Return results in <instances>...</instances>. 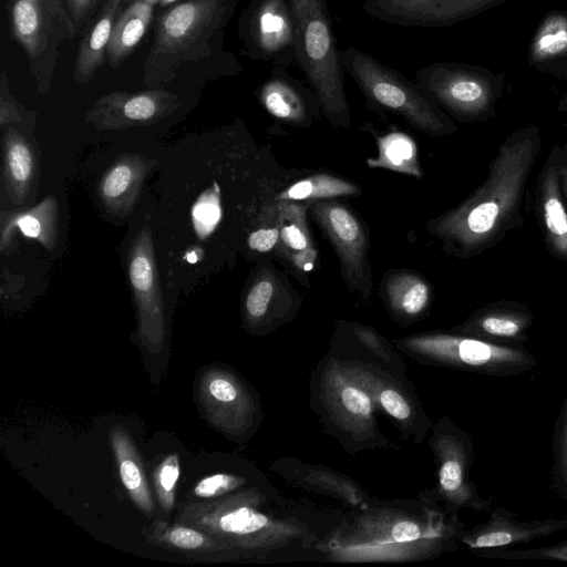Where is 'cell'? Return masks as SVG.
<instances>
[{
    "label": "cell",
    "mask_w": 567,
    "mask_h": 567,
    "mask_svg": "<svg viewBox=\"0 0 567 567\" xmlns=\"http://www.w3.org/2000/svg\"><path fill=\"white\" fill-rule=\"evenodd\" d=\"M542 147V133L535 126L520 127L499 144L485 181L456 207L426 224L443 252L470 259L524 226V196Z\"/></svg>",
    "instance_id": "cell-1"
},
{
    "label": "cell",
    "mask_w": 567,
    "mask_h": 567,
    "mask_svg": "<svg viewBox=\"0 0 567 567\" xmlns=\"http://www.w3.org/2000/svg\"><path fill=\"white\" fill-rule=\"evenodd\" d=\"M238 0H187L157 20L153 44L143 66V82L158 89L188 64L213 55L221 45Z\"/></svg>",
    "instance_id": "cell-2"
},
{
    "label": "cell",
    "mask_w": 567,
    "mask_h": 567,
    "mask_svg": "<svg viewBox=\"0 0 567 567\" xmlns=\"http://www.w3.org/2000/svg\"><path fill=\"white\" fill-rule=\"evenodd\" d=\"M296 27L297 65L316 91L330 124L348 128L350 105L344 90V69L327 0H289Z\"/></svg>",
    "instance_id": "cell-3"
},
{
    "label": "cell",
    "mask_w": 567,
    "mask_h": 567,
    "mask_svg": "<svg viewBox=\"0 0 567 567\" xmlns=\"http://www.w3.org/2000/svg\"><path fill=\"white\" fill-rule=\"evenodd\" d=\"M340 59L370 106L391 112L433 137L457 132L454 122L415 81L354 47L340 50Z\"/></svg>",
    "instance_id": "cell-4"
},
{
    "label": "cell",
    "mask_w": 567,
    "mask_h": 567,
    "mask_svg": "<svg viewBox=\"0 0 567 567\" xmlns=\"http://www.w3.org/2000/svg\"><path fill=\"white\" fill-rule=\"evenodd\" d=\"M7 12L13 39L23 49L40 93H48L54 79L62 42L78 35L65 0H8Z\"/></svg>",
    "instance_id": "cell-5"
},
{
    "label": "cell",
    "mask_w": 567,
    "mask_h": 567,
    "mask_svg": "<svg viewBox=\"0 0 567 567\" xmlns=\"http://www.w3.org/2000/svg\"><path fill=\"white\" fill-rule=\"evenodd\" d=\"M237 27L243 52L249 59L285 69L298 63L289 0H251Z\"/></svg>",
    "instance_id": "cell-6"
},
{
    "label": "cell",
    "mask_w": 567,
    "mask_h": 567,
    "mask_svg": "<svg viewBox=\"0 0 567 567\" xmlns=\"http://www.w3.org/2000/svg\"><path fill=\"white\" fill-rule=\"evenodd\" d=\"M309 210L336 251L349 290L368 298L373 282L369 236L361 219L337 199L315 202Z\"/></svg>",
    "instance_id": "cell-7"
},
{
    "label": "cell",
    "mask_w": 567,
    "mask_h": 567,
    "mask_svg": "<svg viewBox=\"0 0 567 567\" xmlns=\"http://www.w3.org/2000/svg\"><path fill=\"white\" fill-rule=\"evenodd\" d=\"M414 81L440 109L460 121L482 120L492 109L489 85L463 65L431 63L415 72Z\"/></svg>",
    "instance_id": "cell-8"
},
{
    "label": "cell",
    "mask_w": 567,
    "mask_h": 567,
    "mask_svg": "<svg viewBox=\"0 0 567 567\" xmlns=\"http://www.w3.org/2000/svg\"><path fill=\"white\" fill-rule=\"evenodd\" d=\"M414 344L454 364L493 377L522 374L536 364L535 357L522 346L495 343L467 334L427 336L415 340Z\"/></svg>",
    "instance_id": "cell-9"
},
{
    "label": "cell",
    "mask_w": 567,
    "mask_h": 567,
    "mask_svg": "<svg viewBox=\"0 0 567 567\" xmlns=\"http://www.w3.org/2000/svg\"><path fill=\"white\" fill-rule=\"evenodd\" d=\"M128 277L138 309L141 334L151 343L159 342L164 333V310L148 227L142 228L132 243Z\"/></svg>",
    "instance_id": "cell-10"
},
{
    "label": "cell",
    "mask_w": 567,
    "mask_h": 567,
    "mask_svg": "<svg viewBox=\"0 0 567 567\" xmlns=\"http://www.w3.org/2000/svg\"><path fill=\"white\" fill-rule=\"evenodd\" d=\"M563 148L554 145L535 186V214L548 254L567 262V204L561 188Z\"/></svg>",
    "instance_id": "cell-11"
},
{
    "label": "cell",
    "mask_w": 567,
    "mask_h": 567,
    "mask_svg": "<svg viewBox=\"0 0 567 567\" xmlns=\"http://www.w3.org/2000/svg\"><path fill=\"white\" fill-rule=\"evenodd\" d=\"M256 95L272 117L293 127L310 128L322 113L316 91L285 68L272 66Z\"/></svg>",
    "instance_id": "cell-12"
},
{
    "label": "cell",
    "mask_w": 567,
    "mask_h": 567,
    "mask_svg": "<svg viewBox=\"0 0 567 567\" xmlns=\"http://www.w3.org/2000/svg\"><path fill=\"white\" fill-rule=\"evenodd\" d=\"M489 0H364L369 17L403 27H444L465 19Z\"/></svg>",
    "instance_id": "cell-13"
},
{
    "label": "cell",
    "mask_w": 567,
    "mask_h": 567,
    "mask_svg": "<svg viewBox=\"0 0 567 567\" xmlns=\"http://www.w3.org/2000/svg\"><path fill=\"white\" fill-rule=\"evenodd\" d=\"M176 94L154 89L138 93L113 92L100 97L87 120L100 127H121L158 120L179 105Z\"/></svg>",
    "instance_id": "cell-14"
},
{
    "label": "cell",
    "mask_w": 567,
    "mask_h": 567,
    "mask_svg": "<svg viewBox=\"0 0 567 567\" xmlns=\"http://www.w3.org/2000/svg\"><path fill=\"white\" fill-rule=\"evenodd\" d=\"M309 202L279 199V241L275 258L303 285L313 270L318 250L307 223Z\"/></svg>",
    "instance_id": "cell-15"
},
{
    "label": "cell",
    "mask_w": 567,
    "mask_h": 567,
    "mask_svg": "<svg viewBox=\"0 0 567 567\" xmlns=\"http://www.w3.org/2000/svg\"><path fill=\"white\" fill-rule=\"evenodd\" d=\"M534 315L526 303L502 299L477 309L462 324L463 334L486 341L522 346L528 339Z\"/></svg>",
    "instance_id": "cell-16"
},
{
    "label": "cell",
    "mask_w": 567,
    "mask_h": 567,
    "mask_svg": "<svg viewBox=\"0 0 567 567\" xmlns=\"http://www.w3.org/2000/svg\"><path fill=\"white\" fill-rule=\"evenodd\" d=\"M567 528V522L556 518L519 520L516 514L503 507L492 511L489 519L474 529L464 542L472 549L504 548L529 543Z\"/></svg>",
    "instance_id": "cell-17"
},
{
    "label": "cell",
    "mask_w": 567,
    "mask_h": 567,
    "mask_svg": "<svg viewBox=\"0 0 567 567\" xmlns=\"http://www.w3.org/2000/svg\"><path fill=\"white\" fill-rule=\"evenodd\" d=\"M124 0H106L99 19L82 39L75 59L73 79L78 83H87L95 72L103 65L106 58V48L115 22L118 18L121 4Z\"/></svg>",
    "instance_id": "cell-18"
},
{
    "label": "cell",
    "mask_w": 567,
    "mask_h": 567,
    "mask_svg": "<svg viewBox=\"0 0 567 567\" xmlns=\"http://www.w3.org/2000/svg\"><path fill=\"white\" fill-rule=\"evenodd\" d=\"M298 291L291 286L286 274L272 265L260 268L245 297V312L251 321H260L275 307L290 306L297 301Z\"/></svg>",
    "instance_id": "cell-19"
},
{
    "label": "cell",
    "mask_w": 567,
    "mask_h": 567,
    "mask_svg": "<svg viewBox=\"0 0 567 567\" xmlns=\"http://www.w3.org/2000/svg\"><path fill=\"white\" fill-rule=\"evenodd\" d=\"M153 7L145 0H135L120 13L106 48V59L113 69L120 66L143 39L153 17Z\"/></svg>",
    "instance_id": "cell-20"
},
{
    "label": "cell",
    "mask_w": 567,
    "mask_h": 567,
    "mask_svg": "<svg viewBox=\"0 0 567 567\" xmlns=\"http://www.w3.org/2000/svg\"><path fill=\"white\" fill-rule=\"evenodd\" d=\"M110 436L123 486L141 511L152 514L154 503L145 480L142 460L132 440L118 425L111 429Z\"/></svg>",
    "instance_id": "cell-21"
},
{
    "label": "cell",
    "mask_w": 567,
    "mask_h": 567,
    "mask_svg": "<svg viewBox=\"0 0 567 567\" xmlns=\"http://www.w3.org/2000/svg\"><path fill=\"white\" fill-rule=\"evenodd\" d=\"M56 223L58 205L54 196H48L28 212L9 214L7 218L3 216L1 248H4L10 241L13 228L18 227L24 236L39 240L49 250H52L56 244Z\"/></svg>",
    "instance_id": "cell-22"
},
{
    "label": "cell",
    "mask_w": 567,
    "mask_h": 567,
    "mask_svg": "<svg viewBox=\"0 0 567 567\" xmlns=\"http://www.w3.org/2000/svg\"><path fill=\"white\" fill-rule=\"evenodd\" d=\"M34 172V158L25 137L14 128L4 134V179L17 205L24 203Z\"/></svg>",
    "instance_id": "cell-23"
},
{
    "label": "cell",
    "mask_w": 567,
    "mask_h": 567,
    "mask_svg": "<svg viewBox=\"0 0 567 567\" xmlns=\"http://www.w3.org/2000/svg\"><path fill=\"white\" fill-rule=\"evenodd\" d=\"M382 290L394 310L410 317L422 313L432 298L430 284L409 270L389 271L384 276Z\"/></svg>",
    "instance_id": "cell-24"
},
{
    "label": "cell",
    "mask_w": 567,
    "mask_h": 567,
    "mask_svg": "<svg viewBox=\"0 0 567 567\" xmlns=\"http://www.w3.org/2000/svg\"><path fill=\"white\" fill-rule=\"evenodd\" d=\"M145 165L133 157L120 159L104 174L100 195L105 205L114 210H130L142 184Z\"/></svg>",
    "instance_id": "cell-25"
},
{
    "label": "cell",
    "mask_w": 567,
    "mask_h": 567,
    "mask_svg": "<svg viewBox=\"0 0 567 567\" xmlns=\"http://www.w3.org/2000/svg\"><path fill=\"white\" fill-rule=\"evenodd\" d=\"M360 193L361 188L352 181L329 173H313L290 183L278 193L277 198L312 204L319 200L355 196Z\"/></svg>",
    "instance_id": "cell-26"
},
{
    "label": "cell",
    "mask_w": 567,
    "mask_h": 567,
    "mask_svg": "<svg viewBox=\"0 0 567 567\" xmlns=\"http://www.w3.org/2000/svg\"><path fill=\"white\" fill-rule=\"evenodd\" d=\"M378 156L368 158L372 168H386L416 178L423 176L414 141L405 133L394 131L377 136Z\"/></svg>",
    "instance_id": "cell-27"
},
{
    "label": "cell",
    "mask_w": 567,
    "mask_h": 567,
    "mask_svg": "<svg viewBox=\"0 0 567 567\" xmlns=\"http://www.w3.org/2000/svg\"><path fill=\"white\" fill-rule=\"evenodd\" d=\"M147 539L151 543L169 549L208 554L220 547L216 538L193 526L176 523L167 526L155 523L148 530Z\"/></svg>",
    "instance_id": "cell-28"
},
{
    "label": "cell",
    "mask_w": 567,
    "mask_h": 567,
    "mask_svg": "<svg viewBox=\"0 0 567 567\" xmlns=\"http://www.w3.org/2000/svg\"><path fill=\"white\" fill-rule=\"evenodd\" d=\"M255 228L247 236L250 251L276 256L279 241V199L272 198L255 221Z\"/></svg>",
    "instance_id": "cell-29"
},
{
    "label": "cell",
    "mask_w": 567,
    "mask_h": 567,
    "mask_svg": "<svg viewBox=\"0 0 567 567\" xmlns=\"http://www.w3.org/2000/svg\"><path fill=\"white\" fill-rule=\"evenodd\" d=\"M221 215L220 190L215 183L193 205L192 219L197 235L204 239L212 234L219 224Z\"/></svg>",
    "instance_id": "cell-30"
},
{
    "label": "cell",
    "mask_w": 567,
    "mask_h": 567,
    "mask_svg": "<svg viewBox=\"0 0 567 567\" xmlns=\"http://www.w3.org/2000/svg\"><path fill=\"white\" fill-rule=\"evenodd\" d=\"M567 50V20L556 17L547 20L534 41L538 59L554 56Z\"/></svg>",
    "instance_id": "cell-31"
},
{
    "label": "cell",
    "mask_w": 567,
    "mask_h": 567,
    "mask_svg": "<svg viewBox=\"0 0 567 567\" xmlns=\"http://www.w3.org/2000/svg\"><path fill=\"white\" fill-rule=\"evenodd\" d=\"M554 481L561 496L567 499V396L564 399L554 435Z\"/></svg>",
    "instance_id": "cell-32"
},
{
    "label": "cell",
    "mask_w": 567,
    "mask_h": 567,
    "mask_svg": "<svg viewBox=\"0 0 567 567\" xmlns=\"http://www.w3.org/2000/svg\"><path fill=\"white\" fill-rule=\"evenodd\" d=\"M179 476V462L176 454L168 455L155 473V488L165 511L174 505V492Z\"/></svg>",
    "instance_id": "cell-33"
},
{
    "label": "cell",
    "mask_w": 567,
    "mask_h": 567,
    "mask_svg": "<svg viewBox=\"0 0 567 567\" xmlns=\"http://www.w3.org/2000/svg\"><path fill=\"white\" fill-rule=\"evenodd\" d=\"M238 484L237 477L217 473L203 477L193 488V494L198 498H215L224 495Z\"/></svg>",
    "instance_id": "cell-34"
},
{
    "label": "cell",
    "mask_w": 567,
    "mask_h": 567,
    "mask_svg": "<svg viewBox=\"0 0 567 567\" xmlns=\"http://www.w3.org/2000/svg\"><path fill=\"white\" fill-rule=\"evenodd\" d=\"M0 120L1 125L22 120V106L11 94L10 80L4 71L0 78Z\"/></svg>",
    "instance_id": "cell-35"
},
{
    "label": "cell",
    "mask_w": 567,
    "mask_h": 567,
    "mask_svg": "<svg viewBox=\"0 0 567 567\" xmlns=\"http://www.w3.org/2000/svg\"><path fill=\"white\" fill-rule=\"evenodd\" d=\"M498 556L507 558H536L567 561V542L542 548L509 551L507 554L504 553Z\"/></svg>",
    "instance_id": "cell-36"
},
{
    "label": "cell",
    "mask_w": 567,
    "mask_h": 567,
    "mask_svg": "<svg viewBox=\"0 0 567 567\" xmlns=\"http://www.w3.org/2000/svg\"><path fill=\"white\" fill-rule=\"evenodd\" d=\"M65 2L75 31L79 34L93 17L100 0H65Z\"/></svg>",
    "instance_id": "cell-37"
},
{
    "label": "cell",
    "mask_w": 567,
    "mask_h": 567,
    "mask_svg": "<svg viewBox=\"0 0 567 567\" xmlns=\"http://www.w3.org/2000/svg\"><path fill=\"white\" fill-rule=\"evenodd\" d=\"M341 400L344 408L357 415H369L371 412V400L360 389L346 386L341 392Z\"/></svg>",
    "instance_id": "cell-38"
},
{
    "label": "cell",
    "mask_w": 567,
    "mask_h": 567,
    "mask_svg": "<svg viewBox=\"0 0 567 567\" xmlns=\"http://www.w3.org/2000/svg\"><path fill=\"white\" fill-rule=\"evenodd\" d=\"M380 402L382 406L396 419L403 420L411 414V409L406 401L394 390H383L380 394Z\"/></svg>",
    "instance_id": "cell-39"
},
{
    "label": "cell",
    "mask_w": 567,
    "mask_h": 567,
    "mask_svg": "<svg viewBox=\"0 0 567 567\" xmlns=\"http://www.w3.org/2000/svg\"><path fill=\"white\" fill-rule=\"evenodd\" d=\"M419 526L412 522H399L392 528V537L395 542H412L420 537Z\"/></svg>",
    "instance_id": "cell-40"
},
{
    "label": "cell",
    "mask_w": 567,
    "mask_h": 567,
    "mask_svg": "<svg viewBox=\"0 0 567 567\" xmlns=\"http://www.w3.org/2000/svg\"><path fill=\"white\" fill-rule=\"evenodd\" d=\"M561 188L567 204V142L563 147Z\"/></svg>",
    "instance_id": "cell-41"
},
{
    "label": "cell",
    "mask_w": 567,
    "mask_h": 567,
    "mask_svg": "<svg viewBox=\"0 0 567 567\" xmlns=\"http://www.w3.org/2000/svg\"><path fill=\"white\" fill-rule=\"evenodd\" d=\"M175 1H177V0H159V4L162 7H166V6H168V4H171V3L175 2Z\"/></svg>",
    "instance_id": "cell-42"
},
{
    "label": "cell",
    "mask_w": 567,
    "mask_h": 567,
    "mask_svg": "<svg viewBox=\"0 0 567 567\" xmlns=\"http://www.w3.org/2000/svg\"><path fill=\"white\" fill-rule=\"evenodd\" d=\"M147 1L148 3H151L152 6L156 4L157 2H159V0H145Z\"/></svg>",
    "instance_id": "cell-43"
}]
</instances>
